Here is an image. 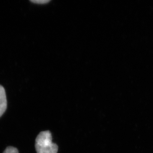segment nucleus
<instances>
[{"mask_svg":"<svg viewBox=\"0 0 153 153\" xmlns=\"http://www.w3.org/2000/svg\"><path fill=\"white\" fill-rule=\"evenodd\" d=\"M3 153H19L18 149L12 146L8 147Z\"/></svg>","mask_w":153,"mask_h":153,"instance_id":"nucleus-3","label":"nucleus"},{"mask_svg":"<svg viewBox=\"0 0 153 153\" xmlns=\"http://www.w3.org/2000/svg\"><path fill=\"white\" fill-rule=\"evenodd\" d=\"M35 147L37 153H57L58 146L52 142L51 133L49 131L41 132L36 140Z\"/></svg>","mask_w":153,"mask_h":153,"instance_id":"nucleus-1","label":"nucleus"},{"mask_svg":"<svg viewBox=\"0 0 153 153\" xmlns=\"http://www.w3.org/2000/svg\"><path fill=\"white\" fill-rule=\"evenodd\" d=\"M7 108V100L6 91L3 86L0 85V117L6 111Z\"/></svg>","mask_w":153,"mask_h":153,"instance_id":"nucleus-2","label":"nucleus"},{"mask_svg":"<svg viewBox=\"0 0 153 153\" xmlns=\"http://www.w3.org/2000/svg\"><path fill=\"white\" fill-rule=\"evenodd\" d=\"M30 1L32 2L38 4H46V3L50 1H47V0H44H44H41V1H40V0H30Z\"/></svg>","mask_w":153,"mask_h":153,"instance_id":"nucleus-4","label":"nucleus"}]
</instances>
